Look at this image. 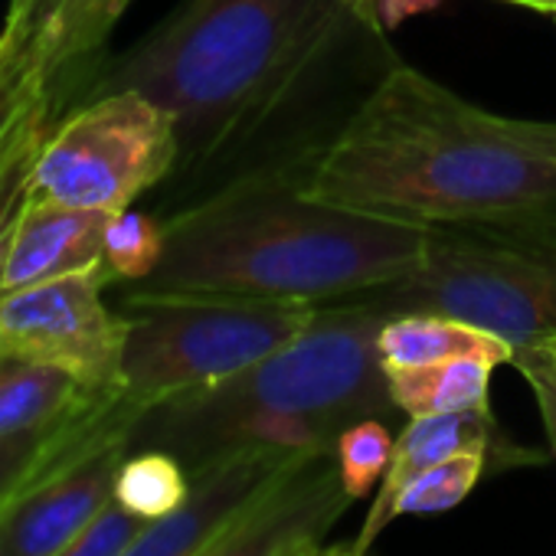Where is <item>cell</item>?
<instances>
[{"instance_id":"23","label":"cell","mask_w":556,"mask_h":556,"mask_svg":"<svg viewBox=\"0 0 556 556\" xmlns=\"http://www.w3.org/2000/svg\"><path fill=\"white\" fill-rule=\"evenodd\" d=\"M393 448H396V439L387 419H357L338 435L334 462H338V475L351 501H361L380 488V481L390 471Z\"/></svg>"},{"instance_id":"28","label":"cell","mask_w":556,"mask_h":556,"mask_svg":"<svg viewBox=\"0 0 556 556\" xmlns=\"http://www.w3.org/2000/svg\"><path fill=\"white\" fill-rule=\"evenodd\" d=\"M299 556H370L364 549H357L354 543H334V546H321V543H312L305 546Z\"/></svg>"},{"instance_id":"27","label":"cell","mask_w":556,"mask_h":556,"mask_svg":"<svg viewBox=\"0 0 556 556\" xmlns=\"http://www.w3.org/2000/svg\"><path fill=\"white\" fill-rule=\"evenodd\" d=\"M442 4H445V0H377V21L387 30H396V27H403L406 21L419 17V14L439 11Z\"/></svg>"},{"instance_id":"18","label":"cell","mask_w":556,"mask_h":556,"mask_svg":"<svg viewBox=\"0 0 556 556\" xmlns=\"http://www.w3.org/2000/svg\"><path fill=\"white\" fill-rule=\"evenodd\" d=\"M497 364L481 357H455L445 364L387 370L390 396L406 416H439L465 409H491L488 390Z\"/></svg>"},{"instance_id":"26","label":"cell","mask_w":556,"mask_h":556,"mask_svg":"<svg viewBox=\"0 0 556 556\" xmlns=\"http://www.w3.org/2000/svg\"><path fill=\"white\" fill-rule=\"evenodd\" d=\"M60 4L63 0H11L8 17H4V30L14 34L17 40L37 47V40L43 37V30L56 17Z\"/></svg>"},{"instance_id":"16","label":"cell","mask_w":556,"mask_h":556,"mask_svg":"<svg viewBox=\"0 0 556 556\" xmlns=\"http://www.w3.org/2000/svg\"><path fill=\"white\" fill-rule=\"evenodd\" d=\"M102 400L66 370L0 357V439L60 426Z\"/></svg>"},{"instance_id":"24","label":"cell","mask_w":556,"mask_h":556,"mask_svg":"<svg viewBox=\"0 0 556 556\" xmlns=\"http://www.w3.org/2000/svg\"><path fill=\"white\" fill-rule=\"evenodd\" d=\"M148 520L128 514L122 504H109L70 546H63L56 556H122L125 546L141 533Z\"/></svg>"},{"instance_id":"31","label":"cell","mask_w":556,"mask_h":556,"mask_svg":"<svg viewBox=\"0 0 556 556\" xmlns=\"http://www.w3.org/2000/svg\"><path fill=\"white\" fill-rule=\"evenodd\" d=\"M351 8H357L361 14H370V17H377V0H348Z\"/></svg>"},{"instance_id":"29","label":"cell","mask_w":556,"mask_h":556,"mask_svg":"<svg viewBox=\"0 0 556 556\" xmlns=\"http://www.w3.org/2000/svg\"><path fill=\"white\" fill-rule=\"evenodd\" d=\"M504 4L527 8V11H540V14H549L556 21V0H504Z\"/></svg>"},{"instance_id":"9","label":"cell","mask_w":556,"mask_h":556,"mask_svg":"<svg viewBox=\"0 0 556 556\" xmlns=\"http://www.w3.org/2000/svg\"><path fill=\"white\" fill-rule=\"evenodd\" d=\"M109 286L99 265L0 292V357L66 370L86 390L115 396L128 321L105 305Z\"/></svg>"},{"instance_id":"30","label":"cell","mask_w":556,"mask_h":556,"mask_svg":"<svg viewBox=\"0 0 556 556\" xmlns=\"http://www.w3.org/2000/svg\"><path fill=\"white\" fill-rule=\"evenodd\" d=\"M533 351L556 370V338H553V341H543V344H533Z\"/></svg>"},{"instance_id":"8","label":"cell","mask_w":556,"mask_h":556,"mask_svg":"<svg viewBox=\"0 0 556 556\" xmlns=\"http://www.w3.org/2000/svg\"><path fill=\"white\" fill-rule=\"evenodd\" d=\"M177 164L174 115L141 92H105L47 131L34 164V200L122 213L174 177Z\"/></svg>"},{"instance_id":"20","label":"cell","mask_w":556,"mask_h":556,"mask_svg":"<svg viewBox=\"0 0 556 556\" xmlns=\"http://www.w3.org/2000/svg\"><path fill=\"white\" fill-rule=\"evenodd\" d=\"M115 396L76 413L73 419L40 429V432H24L14 439H0V507H4L37 471H43L56 455H63L112 403Z\"/></svg>"},{"instance_id":"7","label":"cell","mask_w":556,"mask_h":556,"mask_svg":"<svg viewBox=\"0 0 556 556\" xmlns=\"http://www.w3.org/2000/svg\"><path fill=\"white\" fill-rule=\"evenodd\" d=\"M118 312L128 321L118 396L144 413L286 348L308 331L318 305L128 289Z\"/></svg>"},{"instance_id":"12","label":"cell","mask_w":556,"mask_h":556,"mask_svg":"<svg viewBox=\"0 0 556 556\" xmlns=\"http://www.w3.org/2000/svg\"><path fill=\"white\" fill-rule=\"evenodd\" d=\"M465 452H481L491 458V468H507V465H530L540 462V455L517 448L494 422L491 409H465V413H439V416H409L403 432L396 435L393 462L387 478L380 481L370 514L354 536V546L370 553L374 540L396 520V497L400 491L426 468L465 455Z\"/></svg>"},{"instance_id":"3","label":"cell","mask_w":556,"mask_h":556,"mask_svg":"<svg viewBox=\"0 0 556 556\" xmlns=\"http://www.w3.org/2000/svg\"><path fill=\"white\" fill-rule=\"evenodd\" d=\"M387 318L370 299L321 302L308 331L286 348L223 383L144 409L128 448H164L190 478L242 452H334L351 422L400 413L377 348Z\"/></svg>"},{"instance_id":"19","label":"cell","mask_w":556,"mask_h":556,"mask_svg":"<svg viewBox=\"0 0 556 556\" xmlns=\"http://www.w3.org/2000/svg\"><path fill=\"white\" fill-rule=\"evenodd\" d=\"M193 478L164 448H128L115 475V504L141 520H157L187 504Z\"/></svg>"},{"instance_id":"25","label":"cell","mask_w":556,"mask_h":556,"mask_svg":"<svg viewBox=\"0 0 556 556\" xmlns=\"http://www.w3.org/2000/svg\"><path fill=\"white\" fill-rule=\"evenodd\" d=\"M514 367L517 374L527 380L533 400H536V409H540V422H543V432H546V442H549V452L556 458V370L533 351V348H520L514 354Z\"/></svg>"},{"instance_id":"17","label":"cell","mask_w":556,"mask_h":556,"mask_svg":"<svg viewBox=\"0 0 556 556\" xmlns=\"http://www.w3.org/2000/svg\"><path fill=\"white\" fill-rule=\"evenodd\" d=\"M135 0H63L56 17L37 40V56L53 76L60 99L66 86L83 83L102 56L105 40Z\"/></svg>"},{"instance_id":"21","label":"cell","mask_w":556,"mask_h":556,"mask_svg":"<svg viewBox=\"0 0 556 556\" xmlns=\"http://www.w3.org/2000/svg\"><path fill=\"white\" fill-rule=\"evenodd\" d=\"M161 255H164V219L141 213L135 206L112 213L105 229V255H102V268L109 271L112 286L144 282L157 268Z\"/></svg>"},{"instance_id":"15","label":"cell","mask_w":556,"mask_h":556,"mask_svg":"<svg viewBox=\"0 0 556 556\" xmlns=\"http://www.w3.org/2000/svg\"><path fill=\"white\" fill-rule=\"evenodd\" d=\"M380 361L387 370H413L429 364H445L455 357H481L491 364H514V348L497 334L475 328L458 318L429 315V312H403L390 315L377 338Z\"/></svg>"},{"instance_id":"4","label":"cell","mask_w":556,"mask_h":556,"mask_svg":"<svg viewBox=\"0 0 556 556\" xmlns=\"http://www.w3.org/2000/svg\"><path fill=\"white\" fill-rule=\"evenodd\" d=\"M348 0H180L122 56L96 63L86 99L141 92L174 115L180 164L193 174L229 131L278 86Z\"/></svg>"},{"instance_id":"32","label":"cell","mask_w":556,"mask_h":556,"mask_svg":"<svg viewBox=\"0 0 556 556\" xmlns=\"http://www.w3.org/2000/svg\"><path fill=\"white\" fill-rule=\"evenodd\" d=\"M0 556H11V549L4 546V540H0Z\"/></svg>"},{"instance_id":"10","label":"cell","mask_w":556,"mask_h":556,"mask_svg":"<svg viewBox=\"0 0 556 556\" xmlns=\"http://www.w3.org/2000/svg\"><path fill=\"white\" fill-rule=\"evenodd\" d=\"M334 452L295 458L200 556H299L351 507Z\"/></svg>"},{"instance_id":"11","label":"cell","mask_w":556,"mask_h":556,"mask_svg":"<svg viewBox=\"0 0 556 556\" xmlns=\"http://www.w3.org/2000/svg\"><path fill=\"white\" fill-rule=\"evenodd\" d=\"M292 462V455L242 452L203 468L187 504L148 520L122 556H200Z\"/></svg>"},{"instance_id":"1","label":"cell","mask_w":556,"mask_h":556,"mask_svg":"<svg viewBox=\"0 0 556 556\" xmlns=\"http://www.w3.org/2000/svg\"><path fill=\"white\" fill-rule=\"evenodd\" d=\"M308 197L426 226L556 213V122L494 115L400 63L318 164Z\"/></svg>"},{"instance_id":"2","label":"cell","mask_w":556,"mask_h":556,"mask_svg":"<svg viewBox=\"0 0 556 556\" xmlns=\"http://www.w3.org/2000/svg\"><path fill=\"white\" fill-rule=\"evenodd\" d=\"M164 255L138 292L275 302H338L413 271L429 226L308 197V180L271 177L170 210Z\"/></svg>"},{"instance_id":"5","label":"cell","mask_w":556,"mask_h":556,"mask_svg":"<svg viewBox=\"0 0 556 556\" xmlns=\"http://www.w3.org/2000/svg\"><path fill=\"white\" fill-rule=\"evenodd\" d=\"M387 34L390 30L377 17L348 4L302 63L193 174L180 177V206L252 180L302 177L312 184L318 164L338 144L361 105L387 73L403 63Z\"/></svg>"},{"instance_id":"13","label":"cell","mask_w":556,"mask_h":556,"mask_svg":"<svg viewBox=\"0 0 556 556\" xmlns=\"http://www.w3.org/2000/svg\"><path fill=\"white\" fill-rule=\"evenodd\" d=\"M60 89L34 47L21 50L0 79V292L14 226L34 197V164L56 122Z\"/></svg>"},{"instance_id":"22","label":"cell","mask_w":556,"mask_h":556,"mask_svg":"<svg viewBox=\"0 0 556 556\" xmlns=\"http://www.w3.org/2000/svg\"><path fill=\"white\" fill-rule=\"evenodd\" d=\"M484 471H494V468H491V458L481 452H465V455L445 458V462L419 471L400 491L396 517H406V514L426 517V514L452 510L475 491V484L484 478Z\"/></svg>"},{"instance_id":"14","label":"cell","mask_w":556,"mask_h":556,"mask_svg":"<svg viewBox=\"0 0 556 556\" xmlns=\"http://www.w3.org/2000/svg\"><path fill=\"white\" fill-rule=\"evenodd\" d=\"M109 219L112 213L102 210H79L30 197L8 245L4 292L99 268Z\"/></svg>"},{"instance_id":"6","label":"cell","mask_w":556,"mask_h":556,"mask_svg":"<svg viewBox=\"0 0 556 556\" xmlns=\"http://www.w3.org/2000/svg\"><path fill=\"white\" fill-rule=\"evenodd\" d=\"M354 299V295H351ZM357 299L468 321L514 351L556 338V213L439 223L413 271Z\"/></svg>"}]
</instances>
